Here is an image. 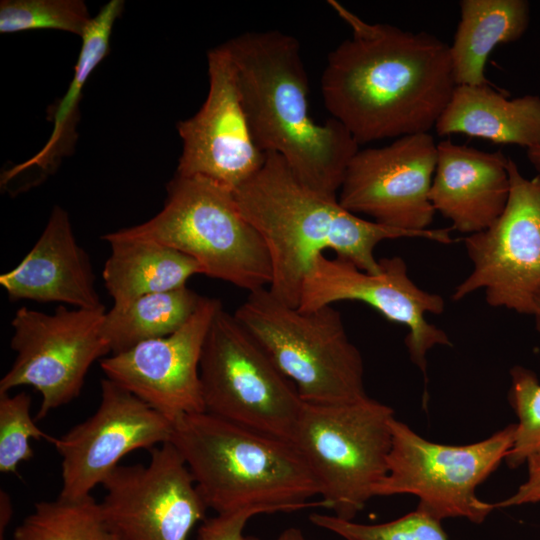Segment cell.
<instances>
[{"label": "cell", "instance_id": "6da1fadb", "mask_svg": "<svg viewBox=\"0 0 540 540\" xmlns=\"http://www.w3.org/2000/svg\"><path fill=\"white\" fill-rule=\"evenodd\" d=\"M328 4L352 36L333 49L321 77L331 118L360 145L429 133L456 87L449 45L436 36L369 23Z\"/></svg>", "mask_w": 540, "mask_h": 540}, {"label": "cell", "instance_id": "7a4b0ae2", "mask_svg": "<svg viewBox=\"0 0 540 540\" xmlns=\"http://www.w3.org/2000/svg\"><path fill=\"white\" fill-rule=\"evenodd\" d=\"M244 217L262 236L268 249L271 293L297 308L302 284L313 258L330 249L336 257L369 273L381 270L376 246L389 239L423 238L453 242L451 228L408 231L366 220L330 198L307 187L282 157L266 153L263 166L234 190Z\"/></svg>", "mask_w": 540, "mask_h": 540}, {"label": "cell", "instance_id": "3957f363", "mask_svg": "<svg viewBox=\"0 0 540 540\" xmlns=\"http://www.w3.org/2000/svg\"><path fill=\"white\" fill-rule=\"evenodd\" d=\"M224 45L259 148L282 157L307 187L337 198L359 144L337 120L312 118L298 40L279 30L249 31Z\"/></svg>", "mask_w": 540, "mask_h": 540}, {"label": "cell", "instance_id": "277c9868", "mask_svg": "<svg viewBox=\"0 0 540 540\" xmlns=\"http://www.w3.org/2000/svg\"><path fill=\"white\" fill-rule=\"evenodd\" d=\"M187 465L208 509L292 512L322 502L319 485L295 446L207 412L173 422L169 441Z\"/></svg>", "mask_w": 540, "mask_h": 540}, {"label": "cell", "instance_id": "5b68a950", "mask_svg": "<svg viewBox=\"0 0 540 540\" xmlns=\"http://www.w3.org/2000/svg\"><path fill=\"white\" fill-rule=\"evenodd\" d=\"M111 233L173 248L193 258L202 274L248 292L272 280L266 244L242 214L234 190L203 176L176 173L158 214Z\"/></svg>", "mask_w": 540, "mask_h": 540}, {"label": "cell", "instance_id": "8992f818", "mask_svg": "<svg viewBox=\"0 0 540 540\" xmlns=\"http://www.w3.org/2000/svg\"><path fill=\"white\" fill-rule=\"evenodd\" d=\"M233 314L305 403L340 404L368 396L361 353L333 305L301 311L266 287L249 292Z\"/></svg>", "mask_w": 540, "mask_h": 540}, {"label": "cell", "instance_id": "52a82bcc", "mask_svg": "<svg viewBox=\"0 0 540 540\" xmlns=\"http://www.w3.org/2000/svg\"><path fill=\"white\" fill-rule=\"evenodd\" d=\"M392 407L369 396L340 404H303L291 443L320 488L323 507L354 520L387 474Z\"/></svg>", "mask_w": 540, "mask_h": 540}, {"label": "cell", "instance_id": "ba28073f", "mask_svg": "<svg viewBox=\"0 0 540 540\" xmlns=\"http://www.w3.org/2000/svg\"><path fill=\"white\" fill-rule=\"evenodd\" d=\"M205 412L291 442L304 401L295 385L221 306L200 360Z\"/></svg>", "mask_w": 540, "mask_h": 540}, {"label": "cell", "instance_id": "9c48e42d", "mask_svg": "<svg viewBox=\"0 0 540 540\" xmlns=\"http://www.w3.org/2000/svg\"><path fill=\"white\" fill-rule=\"evenodd\" d=\"M387 474L375 496L414 495L417 508L442 521L465 518L481 524L495 509L481 500L477 487L497 470L513 446L516 423L466 445L429 441L394 418Z\"/></svg>", "mask_w": 540, "mask_h": 540}, {"label": "cell", "instance_id": "30bf717a", "mask_svg": "<svg viewBox=\"0 0 540 540\" xmlns=\"http://www.w3.org/2000/svg\"><path fill=\"white\" fill-rule=\"evenodd\" d=\"M105 307L54 313L20 307L12 319L11 349L16 353L0 380V392L31 386L41 394L35 419L77 398L92 364L111 353L102 334Z\"/></svg>", "mask_w": 540, "mask_h": 540}, {"label": "cell", "instance_id": "8fae6325", "mask_svg": "<svg viewBox=\"0 0 540 540\" xmlns=\"http://www.w3.org/2000/svg\"><path fill=\"white\" fill-rule=\"evenodd\" d=\"M507 171L506 207L489 228L464 238L473 269L451 299L481 289L488 305L533 316L540 298V175L525 178L511 158Z\"/></svg>", "mask_w": 540, "mask_h": 540}, {"label": "cell", "instance_id": "7c38bea8", "mask_svg": "<svg viewBox=\"0 0 540 540\" xmlns=\"http://www.w3.org/2000/svg\"><path fill=\"white\" fill-rule=\"evenodd\" d=\"M379 263L380 272L369 273L343 258L331 259L324 253L315 256L305 275L297 308L311 311L339 301H359L405 326L406 348L426 385L427 353L435 346H452L448 334L426 319L428 314L444 311V299L416 285L401 257L383 258Z\"/></svg>", "mask_w": 540, "mask_h": 540}, {"label": "cell", "instance_id": "4fadbf2b", "mask_svg": "<svg viewBox=\"0 0 540 540\" xmlns=\"http://www.w3.org/2000/svg\"><path fill=\"white\" fill-rule=\"evenodd\" d=\"M150 455L147 465H119L105 479V522L117 540H187L208 508L170 442Z\"/></svg>", "mask_w": 540, "mask_h": 540}, {"label": "cell", "instance_id": "5bb4252c", "mask_svg": "<svg viewBox=\"0 0 540 540\" xmlns=\"http://www.w3.org/2000/svg\"><path fill=\"white\" fill-rule=\"evenodd\" d=\"M436 163L437 144L430 133L359 149L347 167L338 200L348 211L387 227L430 229L436 213L430 201Z\"/></svg>", "mask_w": 540, "mask_h": 540}, {"label": "cell", "instance_id": "9a60e30c", "mask_svg": "<svg viewBox=\"0 0 540 540\" xmlns=\"http://www.w3.org/2000/svg\"><path fill=\"white\" fill-rule=\"evenodd\" d=\"M173 423L147 403L105 378L96 411L64 435L49 441L61 457L59 496L91 495L128 453L171 439Z\"/></svg>", "mask_w": 540, "mask_h": 540}, {"label": "cell", "instance_id": "2e32d148", "mask_svg": "<svg viewBox=\"0 0 540 540\" xmlns=\"http://www.w3.org/2000/svg\"><path fill=\"white\" fill-rule=\"evenodd\" d=\"M207 63L206 100L195 115L177 124L183 149L176 173L203 176L235 190L258 172L266 153L252 134L224 44L208 52Z\"/></svg>", "mask_w": 540, "mask_h": 540}, {"label": "cell", "instance_id": "e0dca14e", "mask_svg": "<svg viewBox=\"0 0 540 540\" xmlns=\"http://www.w3.org/2000/svg\"><path fill=\"white\" fill-rule=\"evenodd\" d=\"M220 300L202 297L179 330L148 340L100 360L106 378L125 388L172 423L205 412L200 360L204 341Z\"/></svg>", "mask_w": 540, "mask_h": 540}, {"label": "cell", "instance_id": "ac0fdd59", "mask_svg": "<svg viewBox=\"0 0 540 540\" xmlns=\"http://www.w3.org/2000/svg\"><path fill=\"white\" fill-rule=\"evenodd\" d=\"M0 285L11 301L104 307L89 256L75 238L68 212L58 205L31 250L16 267L0 275Z\"/></svg>", "mask_w": 540, "mask_h": 540}, {"label": "cell", "instance_id": "d6986e66", "mask_svg": "<svg viewBox=\"0 0 540 540\" xmlns=\"http://www.w3.org/2000/svg\"><path fill=\"white\" fill-rule=\"evenodd\" d=\"M508 157L451 140L437 143V163L430 190L435 210L451 229L474 234L489 228L504 211L510 190Z\"/></svg>", "mask_w": 540, "mask_h": 540}, {"label": "cell", "instance_id": "ffe728a7", "mask_svg": "<svg viewBox=\"0 0 540 540\" xmlns=\"http://www.w3.org/2000/svg\"><path fill=\"white\" fill-rule=\"evenodd\" d=\"M439 136L465 134L526 149L540 146V97L508 99L490 84L457 85L439 117Z\"/></svg>", "mask_w": 540, "mask_h": 540}, {"label": "cell", "instance_id": "44dd1931", "mask_svg": "<svg viewBox=\"0 0 540 540\" xmlns=\"http://www.w3.org/2000/svg\"><path fill=\"white\" fill-rule=\"evenodd\" d=\"M111 247L102 276L113 299L123 308L144 295L186 286L200 265L190 256L156 242L120 238L111 232L101 237Z\"/></svg>", "mask_w": 540, "mask_h": 540}, {"label": "cell", "instance_id": "7402d4cb", "mask_svg": "<svg viewBox=\"0 0 540 540\" xmlns=\"http://www.w3.org/2000/svg\"><path fill=\"white\" fill-rule=\"evenodd\" d=\"M459 7L460 21L449 45L456 86L490 84L484 73L489 55L499 44L523 36L530 4L526 0H462Z\"/></svg>", "mask_w": 540, "mask_h": 540}, {"label": "cell", "instance_id": "603a6c76", "mask_svg": "<svg viewBox=\"0 0 540 540\" xmlns=\"http://www.w3.org/2000/svg\"><path fill=\"white\" fill-rule=\"evenodd\" d=\"M123 6L122 0H111L92 18L81 37V49L70 85L61 101L51 109L53 129L50 137L33 157L6 171L2 183H7L11 178L30 168L51 172L61 158L73 148L77 139L78 104L82 90L90 74L109 52L113 26Z\"/></svg>", "mask_w": 540, "mask_h": 540}, {"label": "cell", "instance_id": "cb8c5ba5", "mask_svg": "<svg viewBox=\"0 0 540 540\" xmlns=\"http://www.w3.org/2000/svg\"><path fill=\"white\" fill-rule=\"evenodd\" d=\"M202 297L184 286L144 295L123 308L112 307L102 323V334L111 353L173 334L192 317Z\"/></svg>", "mask_w": 540, "mask_h": 540}, {"label": "cell", "instance_id": "d4e9b609", "mask_svg": "<svg viewBox=\"0 0 540 540\" xmlns=\"http://www.w3.org/2000/svg\"><path fill=\"white\" fill-rule=\"evenodd\" d=\"M12 540H117L92 495L68 499L58 496L34 504L13 533Z\"/></svg>", "mask_w": 540, "mask_h": 540}, {"label": "cell", "instance_id": "484cf974", "mask_svg": "<svg viewBox=\"0 0 540 540\" xmlns=\"http://www.w3.org/2000/svg\"><path fill=\"white\" fill-rule=\"evenodd\" d=\"M82 0H4L0 3V32L53 29L80 37L89 26Z\"/></svg>", "mask_w": 540, "mask_h": 540}, {"label": "cell", "instance_id": "4316f807", "mask_svg": "<svg viewBox=\"0 0 540 540\" xmlns=\"http://www.w3.org/2000/svg\"><path fill=\"white\" fill-rule=\"evenodd\" d=\"M310 521L344 540H450L440 520L416 507L394 520L363 524L335 515L313 513Z\"/></svg>", "mask_w": 540, "mask_h": 540}, {"label": "cell", "instance_id": "83f0119b", "mask_svg": "<svg viewBox=\"0 0 540 540\" xmlns=\"http://www.w3.org/2000/svg\"><path fill=\"white\" fill-rule=\"evenodd\" d=\"M508 402L518 422L505 462L515 469L540 449V381L534 371L521 365L511 368Z\"/></svg>", "mask_w": 540, "mask_h": 540}, {"label": "cell", "instance_id": "f1b7e54d", "mask_svg": "<svg viewBox=\"0 0 540 540\" xmlns=\"http://www.w3.org/2000/svg\"><path fill=\"white\" fill-rule=\"evenodd\" d=\"M31 416V397L26 392H0V472L15 473L33 456L31 440H48Z\"/></svg>", "mask_w": 540, "mask_h": 540}, {"label": "cell", "instance_id": "f546056e", "mask_svg": "<svg viewBox=\"0 0 540 540\" xmlns=\"http://www.w3.org/2000/svg\"><path fill=\"white\" fill-rule=\"evenodd\" d=\"M255 515L245 510L206 518L199 526L197 540H242L246 523Z\"/></svg>", "mask_w": 540, "mask_h": 540}, {"label": "cell", "instance_id": "4dcf8cb0", "mask_svg": "<svg viewBox=\"0 0 540 540\" xmlns=\"http://www.w3.org/2000/svg\"><path fill=\"white\" fill-rule=\"evenodd\" d=\"M525 464L527 466L526 480L515 493L494 503L495 509L540 502V449L531 454Z\"/></svg>", "mask_w": 540, "mask_h": 540}, {"label": "cell", "instance_id": "1f68e13d", "mask_svg": "<svg viewBox=\"0 0 540 540\" xmlns=\"http://www.w3.org/2000/svg\"><path fill=\"white\" fill-rule=\"evenodd\" d=\"M12 503L9 495L1 490L0 492V540H3L5 530L12 517Z\"/></svg>", "mask_w": 540, "mask_h": 540}, {"label": "cell", "instance_id": "d6a6232c", "mask_svg": "<svg viewBox=\"0 0 540 540\" xmlns=\"http://www.w3.org/2000/svg\"><path fill=\"white\" fill-rule=\"evenodd\" d=\"M242 540H262L254 536H243ZM274 540H309L303 532L295 527H290L282 531Z\"/></svg>", "mask_w": 540, "mask_h": 540}, {"label": "cell", "instance_id": "836d02e7", "mask_svg": "<svg viewBox=\"0 0 540 540\" xmlns=\"http://www.w3.org/2000/svg\"><path fill=\"white\" fill-rule=\"evenodd\" d=\"M526 154L533 167L540 171V146L527 149Z\"/></svg>", "mask_w": 540, "mask_h": 540}, {"label": "cell", "instance_id": "e575fe53", "mask_svg": "<svg viewBox=\"0 0 540 540\" xmlns=\"http://www.w3.org/2000/svg\"><path fill=\"white\" fill-rule=\"evenodd\" d=\"M536 329L540 332V298L537 301L536 309L534 312Z\"/></svg>", "mask_w": 540, "mask_h": 540}]
</instances>
